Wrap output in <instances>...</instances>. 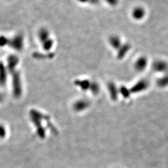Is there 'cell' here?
Masks as SVG:
<instances>
[{"label":"cell","instance_id":"6da1fadb","mask_svg":"<svg viewBox=\"0 0 168 168\" xmlns=\"http://www.w3.org/2000/svg\"><path fill=\"white\" fill-rule=\"evenodd\" d=\"M153 69L157 72H165L168 70V63L162 60L156 61L153 64Z\"/></svg>","mask_w":168,"mask_h":168},{"label":"cell","instance_id":"7a4b0ae2","mask_svg":"<svg viewBox=\"0 0 168 168\" xmlns=\"http://www.w3.org/2000/svg\"><path fill=\"white\" fill-rule=\"evenodd\" d=\"M148 65V59L145 57L138 58L135 63V68L138 72L144 71Z\"/></svg>","mask_w":168,"mask_h":168},{"label":"cell","instance_id":"3957f363","mask_svg":"<svg viewBox=\"0 0 168 168\" xmlns=\"http://www.w3.org/2000/svg\"><path fill=\"white\" fill-rule=\"evenodd\" d=\"M148 85H149V83L148 81L145 79L141 80L133 86V88H131V91L138 92V91H143L145 90L148 86Z\"/></svg>","mask_w":168,"mask_h":168},{"label":"cell","instance_id":"277c9868","mask_svg":"<svg viewBox=\"0 0 168 168\" xmlns=\"http://www.w3.org/2000/svg\"><path fill=\"white\" fill-rule=\"evenodd\" d=\"M145 10L143 7H136L133 10L132 12V16L133 18L136 20L142 19L145 17Z\"/></svg>","mask_w":168,"mask_h":168},{"label":"cell","instance_id":"5b68a950","mask_svg":"<svg viewBox=\"0 0 168 168\" xmlns=\"http://www.w3.org/2000/svg\"><path fill=\"white\" fill-rule=\"evenodd\" d=\"M131 49V46L129 44H124L121 45L118 49V52L117 54V57L119 59H123L126 54Z\"/></svg>","mask_w":168,"mask_h":168},{"label":"cell","instance_id":"8992f818","mask_svg":"<svg viewBox=\"0 0 168 168\" xmlns=\"http://www.w3.org/2000/svg\"><path fill=\"white\" fill-rule=\"evenodd\" d=\"M109 43L110 46L115 49H118L122 45L120 38L116 35L111 36L109 37Z\"/></svg>","mask_w":168,"mask_h":168},{"label":"cell","instance_id":"52a82bcc","mask_svg":"<svg viewBox=\"0 0 168 168\" xmlns=\"http://www.w3.org/2000/svg\"><path fill=\"white\" fill-rule=\"evenodd\" d=\"M157 84L160 86H161V87H164L168 85V74L161 77L157 81Z\"/></svg>","mask_w":168,"mask_h":168},{"label":"cell","instance_id":"ba28073f","mask_svg":"<svg viewBox=\"0 0 168 168\" xmlns=\"http://www.w3.org/2000/svg\"><path fill=\"white\" fill-rule=\"evenodd\" d=\"M108 88L110 90V92L111 93V95L113 96H115L116 95V88L115 85L113 83H110L108 84Z\"/></svg>","mask_w":168,"mask_h":168},{"label":"cell","instance_id":"9c48e42d","mask_svg":"<svg viewBox=\"0 0 168 168\" xmlns=\"http://www.w3.org/2000/svg\"><path fill=\"white\" fill-rule=\"evenodd\" d=\"M105 1H106V2H107L108 4L111 6H116L118 2V0H105Z\"/></svg>","mask_w":168,"mask_h":168},{"label":"cell","instance_id":"30bf717a","mask_svg":"<svg viewBox=\"0 0 168 168\" xmlns=\"http://www.w3.org/2000/svg\"><path fill=\"white\" fill-rule=\"evenodd\" d=\"M91 4H96L100 2V0H88Z\"/></svg>","mask_w":168,"mask_h":168},{"label":"cell","instance_id":"8fae6325","mask_svg":"<svg viewBox=\"0 0 168 168\" xmlns=\"http://www.w3.org/2000/svg\"><path fill=\"white\" fill-rule=\"evenodd\" d=\"M79 1H81V2H86V1H87L88 0H79Z\"/></svg>","mask_w":168,"mask_h":168}]
</instances>
